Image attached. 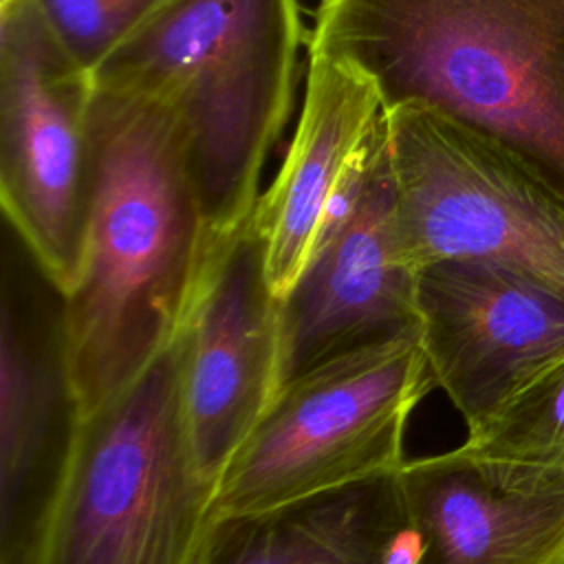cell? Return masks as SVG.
Segmentation results:
<instances>
[{
    "instance_id": "cell-1",
    "label": "cell",
    "mask_w": 564,
    "mask_h": 564,
    "mask_svg": "<svg viewBox=\"0 0 564 564\" xmlns=\"http://www.w3.org/2000/svg\"><path fill=\"white\" fill-rule=\"evenodd\" d=\"M93 207L84 262L64 295L79 414L134 381L170 346L192 302L207 234L176 115L95 86Z\"/></svg>"
},
{
    "instance_id": "cell-2",
    "label": "cell",
    "mask_w": 564,
    "mask_h": 564,
    "mask_svg": "<svg viewBox=\"0 0 564 564\" xmlns=\"http://www.w3.org/2000/svg\"><path fill=\"white\" fill-rule=\"evenodd\" d=\"M308 53L357 68L383 110L496 141L564 200V0H322Z\"/></svg>"
},
{
    "instance_id": "cell-3",
    "label": "cell",
    "mask_w": 564,
    "mask_h": 564,
    "mask_svg": "<svg viewBox=\"0 0 564 564\" xmlns=\"http://www.w3.org/2000/svg\"><path fill=\"white\" fill-rule=\"evenodd\" d=\"M297 0H165L95 70L93 84L165 104L178 119L207 247L247 225L262 165L286 123Z\"/></svg>"
},
{
    "instance_id": "cell-4",
    "label": "cell",
    "mask_w": 564,
    "mask_h": 564,
    "mask_svg": "<svg viewBox=\"0 0 564 564\" xmlns=\"http://www.w3.org/2000/svg\"><path fill=\"white\" fill-rule=\"evenodd\" d=\"M214 482L185 423L183 341L84 414L24 564H198Z\"/></svg>"
},
{
    "instance_id": "cell-5",
    "label": "cell",
    "mask_w": 564,
    "mask_h": 564,
    "mask_svg": "<svg viewBox=\"0 0 564 564\" xmlns=\"http://www.w3.org/2000/svg\"><path fill=\"white\" fill-rule=\"evenodd\" d=\"M432 388L419 330L295 375L216 480L214 513L273 511L397 474Z\"/></svg>"
},
{
    "instance_id": "cell-6",
    "label": "cell",
    "mask_w": 564,
    "mask_h": 564,
    "mask_svg": "<svg viewBox=\"0 0 564 564\" xmlns=\"http://www.w3.org/2000/svg\"><path fill=\"white\" fill-rule=\"evenodd\" d=\"M405 256L485 260L564 289V200L496 141L423 108L383 110Z\"/></svg>"
},
{
    "instance_id": "cell-7",
    "label": "cell",
    "mask_w": 564,
    "mask_h": 564,
    "mask_svg": "<svg viewBox=\"0 0 564 564\" xmlns=\"http://www.w3.org/2000/svg\"><path fill=\"white\" fill-rule=\"evenodd\" d=\"M93 73L35 0H0V200L7 225L66 295L93 207Z\"/></svg>"
},
{
    "instance_id": "cell-8",
    "label": "cell",
    "mask_w": 564,
    "mask_h": 564,
    "mask_svg": "<svg viewBox=\"0 0 564 564\" xmlns=\"http://www.w3.org/2000/svg\"><path fill=\"white\" fill-rule=\"evenodd\" d=\"M416 330L434 388L474 432L564 355V289L498 262H430L416 278Z\"/></svg>"
},
{
    "instance_id": "cell-9",
    "label": "cell",
    "mask_w": 564,
    "mask_h": 564,
    "mask_svg": "<svg viewBox=\"0 0 564 564\" xmlns=\"http://www.w3.org/2000/svg\"><path fill=\"white\" fill-rule=\"evenodd\" d=\"M79 419L64 295L15 238L0 289V564H24Z\"/></svg>"
},
{
    "instance_id": "cell-10",
    "label": "cell",
    "mask_w": 564,
    "mask_h": 564,
    "mask_svg": "<svg viewBox=\"0 0 564 564\" xmlns=\"http://www.w3.org/2000/svg\"><path fill=\"white\" fill-rule=\"evenodd\" d=\"M178 335L187 434L216 487L280 388V297L249 220L207 247Z\"/></svg>"
},
{
    "instance_id": "cell-11",
    "label": "cell",
    "mask_w": 564,
    "mask_h": 564,
    "mask_svg": "<svg viewBox=\"0 0 564 564\" xmlns=\"http://www.w3.org/2000/svg\"><path fill=\"white\" fill-rule=\"evenodd\" d=\"M416 278L399 234L381 117L377 159L359 209L317 242L297 282L280 297V386L333 357L414 333Z\"/></svg>"
},
{
    "instance_id": "cell-12",
    "label": "cell",
    "mask_w": 564,
    "mask_h": 564,
    "mask_svg": "<svg viewBox=\"0 0 564 564\" xmlns=\"http://www.w3.org/2000/svg\"><path fill=\"white\" fill-rule=\"evenodd\" d=\"M394 478L416 564H564V469L458 445L408 458Z\"/></svg>"
},
{
    "instance_id": "cell-13",
    "label": "cell",
    "mask_w": 564,
    "mask_h": 564,
    "mask_svg": "<svg viewBox=\"0 0 564 564\" xmlns=\"http://www.w3.org/2000/svg\"><path fill=\"white\" fill-rule=\"evenodd\" d=\"M381 115L383 104L375 86L357 68L308 53L297 128L275 178L249 216L267 280L278 297H284L306 269L326 205Z\"/></svg>"
},
{
    "instance_id": "cell-14",
    "label": "cell",
    "mask_w": 564,
    "mask_h": 564,
    "mask_svg": "<svg viewBox=\"0 0 564 564\" xmlns=\"http://www.w3.org/2000/svg\"><path fill=\"white\" fill-rule=\"evenodd\" d=\"M198 564H416L397 478L282 509L216 516Z\"/></svg>"
},
{
    "instance_id": "cell-15",
    "label": "cell",
    "mask_w": 564,
    "mask_h": 564,
    "mask_svg": "<svg viewBox=\"0 0 564 564\" xmlns=\"http://www.w3.org/2000/svg\"><path fill=\"white\" fill-rule=\"evenodd\" d=\"M460 445L485 460L564 469V355Z\"/></svg>"
},
{
    "instance_id": "cell-16",
    "label": "cell",
    "mask_w": 564,
    "mask_h": 564,
    "mask_svg": "<svg viewBox=\"0 0 564 564\" xmlns=\"http://www.w3.org/2000/svg\"><path fill=\"white\" fill-rule=\"evenodd\" d=\"M165 0H35L66 51L90 73Z\"/></svg>"
}]
</instances>
